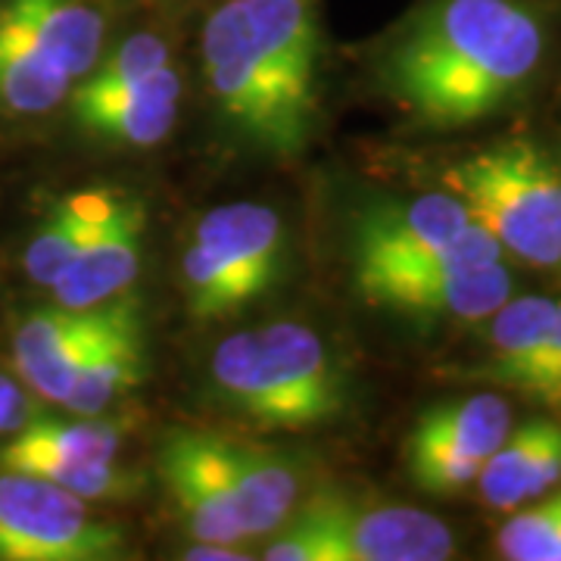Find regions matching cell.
<instances>
[{"mask_svg":"<svg viewBox=\"0 0 561 561\" xmlns=\"http://www.w3.org/2000/svg\"><path fill=\"white\" fill-rule=\"evenodd\" d=\"M268 561H443L456 556L449 524L409 505H365L337 490L297 502L265 537Z\"/></svg>","mask_w":561,"mask_h":561,"instance_id":"5b68a950","label":"cell"},{"mask_svg":"<svg viewBox=\"0 0 561 561\" xmlns=\"http://www.w3.org/2000/svg\"><path fill=\"white\" fill-rule=\"evenodd\" d=\"M556 309L559 300L542 294L502 302L490 316V359L474 371V378L515 390V383L522 381L549 337Z\"/></svg>","mask_w":561,"mask_h":561,"instance_id":"ffe728a7","label":"cell"},{"mask_svg":"<svg viewBox=\"0 0 561 561\" xmlns=\"http://www.w3.org/2000/svg\"><path fill=\"white\" fill-rule=\"evenodd\" d=\"M216 456L247 542L272 537L300 502L297 471L268 449L221 434H216Z\"/></svg>","mask_w":561,"mask_h":561,"instance_id":"e0dca14e","label":"cell"},{"mask_svg":"<svg viewBox=\"0 0 561 561\" xmlns=\"http://www.w3.org/2000/svg\"><path fill=\"white\" fill-rule=\"evenodd\" d=\"M194 241L209 247L260 302L280 278L284 221L260 203H228L194 225Z\"/></svg>","mask_w":561,"mask_h":561,"instance_id":"9a60e30c","label":"cell"},{"mask_svg":"<svg viewBox=\"0 0 561 561\" xmlns=\"http://www.w3.org/2000/svg\"><path fill=\"white\" fill-rule=\"evenodd\" d=\"M122 197L125 194L113 187H84L62 197L44 228L25 247V275L41 287H50L101 231L103 221L116 213Z\"/></svg>","mask_w":561,"mask_h":561,"instance_id":"d6986e66","label":"cell"},{"mask_svg":"<svg viewBox=\"0 0 561 561\" xmlns=\"http://www.w3.org/2000/svg\"><path fill=\"white\" fill-rule=\"evenodd\" d=\"M125 552V534L81 496L0 468V561H113Z\"/></svg>","mask_w":561,"mask_h":561,"instance_id":"8992f818","label":"cell"},{"mask_svg":"<svg viewBox=\"0 0 561 561\" xmlns=\"http://www.w3.org/2000/svg\"><path fill=\"white\" fill-rule=\"evenodd\" d=\"M471 213L449 191L421 194L409 201L383 197L368 203L353 225L350 260L353 278H365L383 268L424 260L459 241L471 225Z\"/></svg>","mask_w":561,"mask_h":561,"instance_id":"ba28073f","label":"cell"},{"mask_svg":"<svg viewBox=\"0 0 561 561\" xmlns=\"http://www.w3.org/2000/svg\"><path fill=\"white\" fill-rule=\"evenodd\" d=\"M28 397L7 375H0V434H13L28 421Z\"/></svg>","mask_w":561,"mask_h":561,"instance_id":"d4e9b609","label":"cell"},{"mask_svg":"<svg viewBox=\"0 0 561 561\" xmlns=\"http://www.w3.org/2000/svg\"><path fill=\"white\" fill-rule=\"evenodd\" d=\"M147 375V341L138 297L119 294L110 300V319L94 341L66 409L76 415H103L125 400Z\"/></svg>","mask_w":561,"mask_h":561,"instance_id":"5bb4252c","label":"cell"},{"mask_svg":"<svg viewBox=\"0 0 561 561\" xmlns=\"http://www.w3.org/2000/svg\"><path fill=\"white\" fill-rule=\"evenodd\" d=\"M443 187L500 241L502 253L537 268H561V160L542 144H490L449 165Z\"/></svg>","mask_w":561,"mask_h":561,"instance_id":"277c9868","label":"cell"},{"mask_svg":"<svg viewBox=\"0 0 561 561\" xmlns=\"http://www.w3.org/2000/svg\"><path fill=\"white\" fill-rule=\"evenodd\" d=\"M508 431L512 405L500 393H471L427 405L402 446L409 481L427 496H456L478 481Z\"/></svg>","mask_w":561,"mask_h":561,"instance_id":"52a82bcc","label":"cell"},{"mask_svg":"<svg viewBox=\"0 0 561 561\" xmlns=\"http://www.w3.org/2000/svg\"><path fill=\"white\" fill-rule=\"evenodd\" d=\"M546 54V22L524 0H427L383 44L375 81L412 128L465 131L522 101Z\"/></svg>","mask_w":561,"mask_h":561,"instance_id":"6da1fadb","label":"cell"},{"mask_svg":"<svg viewBox=\"0 0 561 561\" xmlns=\"http://www.w3.org/2000/svg\"><path fill=\"white\" fill-rule=\"evenodd\" d=\"M72 116L94 138L122 147H153L169 138L181 106V76L162 66L147 79L106 94L72 91Z\"/></svg>","mask_w":561,"mask_h":561,"instance_id":"7c38bea8","label":"cell"},{"mask_svg":"<svg viewBox=\"0 0 561 561\" xmlns=\"http://www.w3.org/2000/svg\"><path fill=\"white\" fill-rule=\"evenodd\" d=\"M496 549L508 561H561V486L515 508L496 530Z\"/></svg>","mask_w":561,"mask_h":561,"instance_id":"7402d4cb","label":"cell"},{"mask_svg":"<svg viewBox=\"0 0 561 561\" xmlns=\"http://www.w3.org/2000/svg\"><path fill=\"white\" fill-rule=\"evenodd\" d=\"M76 81L20 41L7 25H0V110L16 116H41L60 106Z\"/></svg>","mask_w":561,"mask_h":561,"instance_id":"44dd1931","label":"cell"},{"mask_svg":"<svg viewBox=\"0 0 561 561\" xmlns=\"http://www.w3.org/2000/svg\"><path fill=\"white\" fill-rule=\"evenodd\" d=\"M169 62H172V54H169V44L160 35H131V38L122 41L110 57H101L98 66L84 79H79L81 84L76 91L79 94L119 91L125 84H135V81L160 72Z\"/></svg>","mask_w":561,"mask_h":561,"instance_id":"603a6c76","label":"cell"},{"mask_svg":"<svg viewBox=\"0 0 561 561\" xmlns=\"http://www.w3.org/2000/svg\"><path fill=\"white\" fill-rule=\"evenodd\" d=\"M160 478L194 542H247L238 512L225 490L216 434L187 427L172 431L162 440Z\"/></svg>","mask_w":561,"mask_h":561,"instance_id":"9c48e42d","label":"cell"},{"mask_svg":"<svg viewBox=\"0 0 561 561\" xmlns=\"http://www.w3.org/2000/svg\"><path fill=\"white\" fill-rule=\"evenodd\" d=\"M147 209L135 197H122L116 213L81 250L60 278L50 284L54 300L69 309H94L125 294L140 272Z\"/></svg>","mask_w":561,"mask_h":561,"instance_id":"8fae6325","label":"cell"},{"mask_svg":"<svg viewBox=\"0 0 561 561\" xmlns=\"http://www.w3.org/2000/svg\"><path fill=\"white\" fill-rule=\"evenodd\" d=\"M110 319V300L94 309L50 306L22 321L13 337V362L22 381L38 397L66 402L72 383L79 381L84 359L101 337Z\"/></svg>","mask_w":561,"mask_h":561,"instance_id":"30bf717a","label":"cell"},{"mask_svg":"<svg viewBox=\"0 0 561 561\" xmlns=\"http://www.w3.org/2000/svg\"><path fill=\"white\" fill-rule=\"evenodd\" d=\"M474 483L483 505L496 512H515L561 486V421L537 415L512 424Z\"/></svg>","mask_w":561,"mask_h":561,"instance_id":"2e32d148","label":"cell"},{"mask_svg":"<svg viewBox=\"0 0 561 561\" xmlns=\"http://www.w3.org/2000/svg\"><path fill=\"white\" fill-rule=\"evenodd\" d=\"M515 393H524L534 402H540L542 409L552 412V419L561 421V300L552 331L537 353V359L530 362V368L522 375V381L515 383Z\"/></svg>","mask_w":561,"mask_h":561,"instance_id":"cb8c5ba5","label":"cell"},{"mask_svg":"<svg viewBox=\"0 0 561 561\" xmlns=\"http://www.w3.org/2000/svg\"><path fill=\"white\" fill-rule=\"evenodd\" d=\"M203 79L221 122L275 160L300 157L321 110L316 0H228L201 35Z\"/></svg>","mask_w":561,"mask_h":561,"instance_id":"7a4b0ae2","label":"cell"},{"mask_svg":"<svg viewBox=\"0 0 561 561\" xmlns=\"http://www.w3.org/2000/svg\"><path fill=\"white\" fill-rule=\"evenodd\" d=\"M122 424L103 415L72 419H32L13 431V440L0 446V468L35 474L50 461L119 459Z\"/></svg>","mask_w":561,"mask_h":561,"instance_id":"ac0fdd59","label":"cell"},{"mask_svg":"<svg viewBox=\"0 0 561 561\" xmlns=\"http://www.w3.org/2000/svg\"><path fill=\"white\" fill-rule=\"evenodd\" d=\"M209 375L221 402L260 431L331 427L350 405L341 362L302 321H272L225 337Z\"/></svg>","mask_w":561,"mask_h":561,"instance_id":"3957f363","label":"cell"},{"mask_svg":"<svg viewBox=\"0 0 561 561\" xmlns=\"http://www.w3.org/2000/svg\"><path fill=\"white\" fill-rule=\"evenodd\" d=\"M0 25L69 81L84 79L103 57L106 22L91 0H3Z\"/></svg>","mask_w":561,"mask_h":561,"instance_id":"4fadbf2b","label":"cell"},{"mask_svg":"<svg viewBox=\"0 0 561 561\" xmlns=\"http://www.w3.org/2000/svg\"><path fill=\"white\" fill-rule=\"evenodd\" d=\"M184 556L194 561H241V559H247V552H238V546H228V542H194V546H191Z\"/></svg>","mask_w":561,"mask_h":561,"instance_id":"484cf974","label":"cell"}]
</instances>
